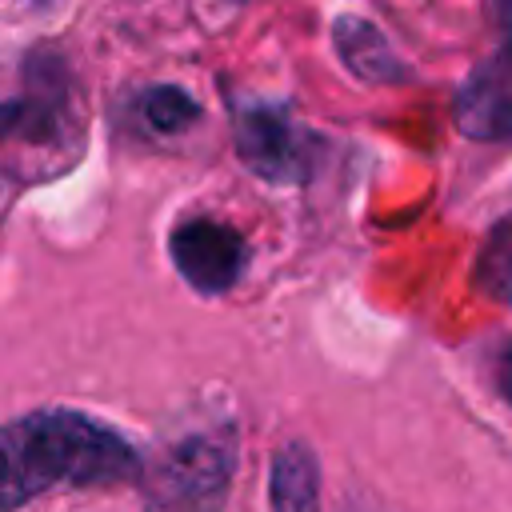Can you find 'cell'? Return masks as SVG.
<instances>
[{
	"label": "cell",
	"instance_id": "obj_3",
	"mask_svg": "<svg viewBox=\"0 0 512 512\" xmlns=\"http://www.w3.org/2000/svg\"><path fill=\"white\" fill-rule=\"evenodd\" d=\"M236 152L260 180L304 184L316 164V136L284 104H248L236 112Z\"/></svg>",
	"mask_w": 512,
	"mask_h": 512
},
{
	"label": "cell",
	"instance_id": "obj_7",
	"mask_svg": "<svg viewBox=\"0 0 512 512\" xmlns=\"http://www.w3.org/2000/svg\"><path fill=\"white\" fill-rule=\"evenodd\" d=\"M272 512H320V464L304 440H288L272 456L268 472Z\"/></svg>",
	"mask_w": 512,
	"mask_h": 512
},
{
	"label": "cell",
	"instance_id": "obj_8",
	"mask_svg": "<svg viewBox=\"0 0 512 512\" xmlns=\"http://www.w3.org/2000/svg\"><path fill=\"white\" fill-rule=\"evenodd\" d=\"M472 284L496 304H512V212L492 224L484 236L476 264H472Z\"/></svg>",
	"mask_w": 512,
	"mask_h": 512
},
{
	"label": "cell",
	"instance_id": "obj_9",
	"mask_svg": "<svg viewBox=\"0 0 512 512\" xmlns=\"http://www.w3.org/2000/svg\"><path fill=\"white\" fill-rule=\"evenodd\" d=\"M140 108H144V120H148L156 132H180V128H188L192 120H200V104H196L184 88H176V84L148 88L144 100H140Z\"/></svg>",
	"mask_w": 512,
	"mask_h": 512
},
{
	"label": "cell",
	"instance_id": "obj_2",
	"mask_svg": "<svg viewBox=\"0 0 512 512\" xmlns=\"http://www.w3.org/2000/svg\"><path fill=\"white\" fill-rule=\"evenodd\" d=\"M140 472L148 512H220L236 476V432L228 424L188 432Z\"/></svg>",
	"mask_w": 512,
	"mask_h": 512
},
{
	"label": "cell",
	"instance_id": "obj_10",
	"mask_svg": "<svg viewBox=\"0 0 512 512\" xmlns=\"http://www.w3.org/2000/svg\"><path fill=\"white\" fill-rule=\"evenodd\" d=\"M496 384H500V396L512 404V340H504L496 352Z\"/></svg>",
	"mask_w": 512,
	"mask_h": 512
},
{
	"label": "cell",
	"instance_id": "obj_12",
	"mask_svg": "<svg viewBox=\"0 0 512 512\" xmlns=\"http://www.w3.org/2000/svg\"><path fill=\"white\" fill-rule=\"evenodd\" d=\"M496 16H500V32H504L500 52H512V0H496Z\"/></svg>",
	"mask_w": 512,
	"mask_h": 512
},
{
	"label": "cell",
	"instance_id": "obj_1",
	"mask_svg": "<svg viewBox=\"0 0 512 512\" xmlns=\"http://www.w3.org/2000/svg\"><path fill=\"white\" fill-rule=\"evenodd\" d=\"M140 476V452L104 420L76 408H40L0 428V512L48 488H92Z\"/></svg>",
	"mask_w": 512,
	"mask_h": 512
},
{
	"label": "cell",
	"instance_id": "obj_5",
	"mask_svg": "<svg viewBox=\"0 0 512 512\" xmlns=\"http://www.w3.org/2000/svg\"><path fill=\"white\" fill-rule=\"evenodd\" d=\"M452 116L472 140H512V52H496L460 84Z\"/></svg>",
	"mask_w": 512,
	"mask_h": 512
},
{
	"label": "cell",
	"instance_id": "obj_6",
	"mask_svg": "<svg viewBox=\"0 0 512 512\" xmlns=\"http://www.w3.org/2000/svg\"><path fill=\"white\" fill-rule=\"evenodd\" d=\"M332 44H336L340 60L348 64V72L368 80V84H400V80H408V68L392 52L384 32L376 24H368V20H360V16H340L332 24Z\"/></svg>",
	"mask_w": 512,
	"mask_h": 512
},
{
	"label": "cell",
	"instance_id": "obj_11",
	"mask_svg": "<svg viewBox=\"0 0 512 512\" xmlns=\"http://www.w3.org/2000/svg\"><path fill=\"white\" fill-rule=\"evenodd\" d=\"M24 124V100H4L0 104V140L12 136Z\"/></svg>",
	"mask_w": 512,
	"mask_h": 512
},
{
	"label": "cell",
	"instance_id": "obj_4",
	"mask_svg": "<svg viewBox=\"0 0 512 512\" xmlns=\"http://www.w3.org/2000/svg\"><path fill=\"white\" fill-rule=\"evenodd\" d=\"M168 252L176 272L184 276V284H192L204 296H220L228 292L244 268H248V244L232 224L220 220H184L172 236H168Z\"/></svg>",
	"mask_w": 512,
	"mask_h": 512
}]
</instances>
